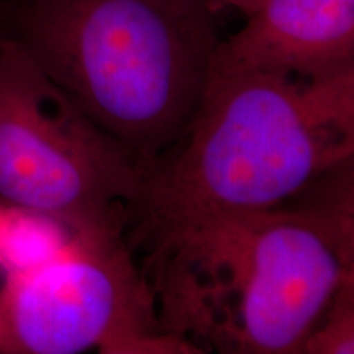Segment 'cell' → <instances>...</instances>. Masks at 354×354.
<instances>
[{
  "label": "cell",
  "mask_w": 354,
  "mask_h": 354,
  "mask_svg": "<svg viewBox=\"0 0 354 354\" xmlns=\"http://www.w3.org/2000/svg\"><path fill=\"white\" fill-rule=\"evenodd\" d=\"M287 205L320 221L338 248L344 276L354 279V154L313 180Z\"/></svg>",
  "instance_id": "obj_7"
},
{
  "label": "cell",
  "mask_w": 354,
  "mask_h": 354,
  "mask_svg": "<svg viewBox=\"0 0 354 354\" xmlns=\"http://www.w3.org/2000/svg\"><path fill=\"white\" fill-rule=\"evenodd\" d=\"M141 171L17 39H0V202L73 236L125 240ZM127 241V240H125Z\"/></svg>",
  "instance_id": "obj_4"
},
{
  "label": "cell",
  "mask_w": 354,
  "mask_h": 354,
  "mask_svg": "<svg viewBox=\"0 0 354 354\" xmlns=\"http://www.w3.org/2000/svg\"><path fill=\"white\" fill-rule=\"evenodd\" d=\"M354 57V0H261L223 38L212 73L320 71Z\"/></svg>",
  "instance_id": "obj_6"
},
{
  "label": "cell",
  "mask_w": 354,
  "mask_h": 354,
  "mask_svg": "<svg viewBox=\"0 0 354 354\" xmlns=\"http://www.w3.org/2000/svg\"><path fill=\"white\" fill-rule=\"evenodd\" d=\"M353 154L354 57L308 73H212L184 138L141 174L127 230L287 205Z\"/></svg>",
  "instance_id": "obj_2"
},
{
  "label": "cell",
  "mask_w": 354,
  "mask_h": 354,
  "mask_svg": "<svg viewBox=\"0 0 354 354\" xmlns=\"http://www.w3.org/2000/svg\"><path fill=\"white\" fill-rule=\"evenodd\" d=\"M71 236L63 225L48 216L0 202V269L6 272L46 263L68 245Z\"/></svg>",
  "instance_id": "obj_8"
},
{
  "label": "cell",
  "mask_w": 354,
  "mask_h": 354,
  "mask_svg": "<svg viewBox=\"0 0 354 354\" xmlns=\"http://www.w3.org/2000/svg\"><path fill=\"white\" fill-rule=\"evenodd\" d=\"M190 354L162 333L151 292L125 240L71 236L55 258L7 272L0 354Z\"/></svg>",
  "instance_id": "obj_5"
},
{
  "label": "cell",
  "mask_w": 354,
  "mask_h": 354,
  "mask_svg": "<svg viewBox=\"0 0 354 354\" xmlns=\"http://www.w3.org/2000/svg\"><path fill=\"white\" fill-rule=\"evenodd\" d=\"M209 2L215 3V6H223V7H232L234 10L241 12L243 15L248 17L250 13H253L261 0H209Z\"/></svg>",
  "instance_id": "obj_10"
},
{
  "label": "cell",
  "mask_w": 354,
  "mask_h": 354,
  "mask_svg": "<svg viewBox=\"0 0 354 354\" xmlns=\"http://www.w3.org/2000/svg\"><path fill=\"white\" fill-rule=\"evenodd\" d=\"M209 0H26L17 38L141 174L179 145L223 37Z\"/></svg>",
  "instance_id": "obj_3"
},
{
  "label": "cell",
  "mask_w": 354,
  "mask_h": 354,
  "mask_svg": "<svg viewBox=\"0 0 354 354\" xmlns=\"http://www.w3.org/2000/svg\"><path fill=\"white\" fill-rule=\"evenodd\" d=\"M304 354H354V279L343 276Z\"/></svg>",
  "instance_id": "obj_9"
},
{
  "label": "cell",
  "mask_w": 354,
  "mask_h": 354,
  "mask_svg": "<svg viewBox=\"0 0 354 354\" xmlns=\"http://www.w3.org/2000/svg\"><path fill=\"white\" fill-rule=\"evenodd\" d=\"M125 240L162 333L194 354H304L344 276L328 232L289 205L177 216Z\"/></svg>",
  "instance_id": "obj_1"
}]
</instances>
